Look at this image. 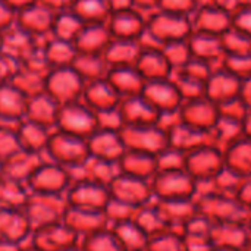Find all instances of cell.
Masks as SVG:
<instances>
[{"mask_svg":"<svg viewBox=\"0 0 251 251\" xmlns=\"http://www.w3.org/2000/svg\"><path fill=\"white\" fill-rule=\"evenodd\" d=\"M121 172L126 175H132L143 179H151L157 172V160L154 154L126 150L124 156L119 159Z\"/></svg>","mask_w":251,"mask_h":251,"instance_id":"23","label":"cell"},{"mask_svg":"<svg viewBox=\"0 0 251 251\" xmlns=\"http://www.w3.org/2000/svg\"><path fill=\"white\" fill-rule=\"evenodd\" d=\"M159 6H162V10L187 15L191 16V13L199 7L197 0H157Z\"/></svg>","mask_w":251,"mask_h":251,"instance_id":"37","label":"cell"},{"mask_svg":"<svg viewBox=\"0 0 251 251\" xmlns=\"http://www.w3.org/2000/svg\"><path fill=\"white\" fill-rule=\"evenodd\" d=\"M126 150L159 154L168 147V134L157 124L154 125H124L119 131Z\"/></svg>","mask_w":251,"mask_h":251,"instance_id":"5","label":"cell"},{"mask_svg":"<svg viewBox=\"0 0 251 251\" xmlns=\"http://www.w3.org/2000/svg\"><path fill=\"white\" fill-rule=\"evenodd\" d=\"M169 229L182 234L187 222L199 212L197 203L193 199H176V200H156Z\"/></svg>","mask_w":251,"mask_h":251,"instance_id":"21","label":"cell"},{"mask_svg":"<svg viewBox=\"0 0 251 251\" xmlns=\"http://www.w3.org/2000/svg\"><path fill=\"white\" fill-rule=\"evenodd\" d=\"M31 191L26 182L1 175L0 178V207L24 209Z\"/></svg>","mask_w":251,"mask_h":251,"instance_id":"26","label":"cell"},{"mask_svg":"<svg viewBox=\"0 0 251 251\" xmlns=\"http://www.w3.org/2000/svg\"><path fill=\"white\" fill-rule=\"evenodd\" d=\"M68 207L69 203L65 193H31L24 212L34 231L46 225L63 222Z\"/></svg>","mask_w":251,"mask_h":251,"instance_id":"1","label":"cell"},{"mask_svg":"<svg viewBox=\"0 0 251 251\" xmlns=\"http://www.w3.org/2000/svg\"><path fill=\"white\" fill-rule=\"evenodd\" d=\"M247 226H249V229H250V232H251V213H250V216H249V221H247Z\"/></svg>","mask_w":251,"mask_h":251,"instance_id":"48","label":"cell"},{"mask_svg":"<svg viewBox=\"0 0 251 251\" xmlns=\"http://www.w3.org/2000/svg\"><path fill=\"white\" fill-rule=\"evenodd\" d=\"M90 156L119 162V159L126 151L124 140L119 131H109V129H97L93 135L87 138Z\"/></svg>","mask_w":251,"mask_h":251,"instance_id":"16","label":"cell"},{"mask_svg":"<svg viewBox=\"0 0 251 251\" xmlns=\"http://www.w3.org/2000/svg\"><path fill=\"white\" fill-rule=\"evenodd\" d=\"M206 144H210L209 131L199 129L182 121L168 131V146L175 147L184 153H190Z\"/></svg>","mask_w":251,"mask_h":251,"instance_id":"22","label":"cell"},{"mask_svg":"<svg viewBox=\"0 0 251 251\" xmlns=\"http://www.w3.org/2000/svg\"><path fill=\"white\" fill-rule=\"evenodd\" d=\"M244 137L243 119L221 113L216 124L209 131L210 144L222 150L224 153L240 138Z\"/></svg>","mask_w":251,"mask_h":251,"instance_id":"19","label":"cell"},{"mask_svg":"<svg viewBox=\"0 0 251 251\" xmlns=\"http://www.w3.org/2000/svg\"><path fill=\"white\" fill-rule=\"evenodd\" d=\"M18 129V128H16ZM16 129L0 126V160H6L19 150H22Z\"/></svg>","mask_w":251,"mask_h":251,"instance_id":"36","label":"cell"},{"mask_svg":"<svg viewBox=\"0 0 251 251\" xmlns=\"http://www.w3.org/2000/svg\"><path fill=\"white\" fill-rule=\"evenodd\" d=\"M71 184L68 169L51 160H44L26 181L31 193H66Z\"/></svg>","mask_w":251,"mask_h":251,"instance_id":"8","label":"cell"},{"mask_svg":"<svg viewBox=\"0 0 251 251\" xmlns=\"http://www.w3.org/2000/svg\"><path fill=\"white\" fill-rule=\"evenodd\" d=\"M134 221L149 235V238L159 235L169 229V225L156 200L138 207Z\"/></svg>","mask_w":251,"mask_h":251,"instance_id":"24","label":"cell"},{"mask_svg":"<svg viewBox=\"0 0 251 251\" xmlns=\"http://www.w3.org/2000/svg\"><path fill=\"white\" fill-rule=\"evenodd\" d=\"M199 212L209 218L213 224L241 222L247 224L250 212L241 204L235 196L213 193L209 197L197 201Z\"/></svg>","mask_w":251,"mask_h":251,"instance_id":"3","label":"cell"},{"mask_svg":"<svg viewBox=\"0 0 251 251\" xmlns=\"http://www.w3.org/2000/svg\"><path fill=\"white\" fill-rule=\"evenodd\" d=\"M63 222L79 237V240L100 229L109 228V222L103 210L76 207V206L68 207Z\"/></svg>","mask_w":251,"mask_h":251,"instance_id":"13","label":"cell"},{"mask_svg":"<svg viewBox=\"0 0 251 251\" xmlns=\"http://www.w3.org/2000/svg\"><path fill=\"white\" fill-rule=\"evenodd\" d=\"M137 209L138 207H134L131 204H126L124 201H119V200L110 197V200L106 204V207L103 209V212L106 215L109 226H113V225H118V224H122V222L134 221Z\"/></svg>","mask_w":251,"mask_h":251,"instance_id":"33","label":"cell"},{"mask_svg":"<svg viewBox=\"0 0 251 251\" xmlns=\"http://www.w3.org/2000/svg\"><path fill=\"white\" fill-rule=\"evenodd\" d=\"M187 251H213L215 246L207 237H184Z\"/></svg>","mask_w":251,"mask_h":251,"instance_id":"39","label":"cell"},{"mask_svg":"<svg viewBox=\"0 0 251 251\" xmlns=\"http://www.w3.org/2000/svg\"><path fill=\"white\" fill-rule=\"evenodd\" d=\"M250 237L251 232L247 224L225 222V224H213L210 240H212L215 249L244 250Z\"/></svg>","mask_w":251,"mask_h":251,"instance_id":"18","label":"cell"},{"mask_svg":"<svg viewBox=\"0 0 251 251\" xmlns=\"http://www.w3.org/2000/svg\"><path fill=\"white\" fill-rule=\"evenodd\" d=\"M147 251H187L182 234L168 229L149 240Z\"/></svg>","mask_w":251,"mask_h":251,"instance_id":"31","label":"cell"},{"mask_svg":"<svg viewBox=\"0 0 251 251\" xmlns=\"http://www.w3.org/2000/svg\"><path fill=\"white\" fill-rule=\"evenodd\" d=\"M235 197L241 201V204L251 213V176L244 178V181H243V184H241V187H240V190H238Z\"/></svg>","mask_w":251,"mask_h":251,"instance_id":"40","label":"cell"},{"mask_svg":"<svg viewBox=\"0 0 251 251\" xmlns=\"http://www.w3.org/2000/svg\"><path fill=\"white\" fill-rule=\"evenodd\" d=\"M16 132H18V138H19L21 147L24 150L34 151V153H43L44 154L47 143H49L50 135H51L49 128L28 121V122L19 125Z\"/></svg>","mask_w":251,"mask_h":251,"instance_id":"25","label":"cell"},{"mask_svg":"<svg viewBox=\"0 0 251 251\" xmlns=\"http://www.w3.org/2000/svg\"><path fill=\"white\" fill-rule=\"evenodd\" d=\"M243 181H244V176H241L228 165H225L219 171V174L213 178L216 191L222 194H228V196H237Z\"/></svg>","mask_w":251,"mask_h":251,"instance_id":"32","label":"cell"},{"mask_svg":"<svg viewBox=\"0 0 251 251\" xmlns=\"http://www.w3.org/2000/svg\"><path fill=\"white\" fill-rule=\"evenodd\" d=\"M140 251H147V249H146V250H140Z\"/></svg>","mask_w":251,"mask_h":251,"instance_id":"50","label":"cell"},{"mask_svg":"<svg viewBox=\"0 0 251 251\" xmlns=\"http://www.w3.org/2000/svg\"><path fill=\"white\" fill-rule=\"evenodd\" d=\"M193 31L222 35L232 26V15L218 6L201 4L190 16Z\"/></svg>","mask_w":251,"mask_h":251,"instance_id":"14","label":"cell"},{"mask_svg":"<svg viewBox=\"0 0 251 251\" xmlns=\"http://www.w3.org/2000/svg\"><path fill=\"white\" fill-rule=\"evenodd\" d=\"M190 51L193 57H197L200 60H204L207 63L224 60L226 56L222 35L212 34V32H203V31H193L191 35L187 38Z\"/></svg>","mask_w":251,"mask_h":251,"instance_id":"17","label":"cell"},{"mask_svg":"<svg viewBox=\"0 0 251 251\" xmlns=\"http://www.w3.org/2000/svg\"><path fill=\"white\" fill-rule=\"evenodd\" d=\"M243 79L228 71L224 65L219 71H212L206 82V97L219 107L240 99Z\"/></svg>","mask_w":251,"mask_h":251,"instance_id":"10","label":"cell"},{"mask_svg":"<svg viewBox=\"0 0 251 251\" xmlns=\"http://www.w3.org/2000/svg\"><path fill=\"white\" fill-rule=\"evenodd\" d=\"M243 125H244V135L251 138V110L246 112V116L243 119Z\"/></svg>","mask_w":251,"mask_h":251,"instance_id":"43","label":"cell"},{"mask_svg":"<svg viewBox=\"0 0 251 251\" xmlns=\"http://www.w3.org/2000/svg\"><path fill=\"white\" fill-rule=\"evenodd\" d=\"M84 166L87 172V179L103 184L106 187H109L121 174L119 162L104 160V159H99L94 156H90L84 162Z\"/></svg>","mask_w":251,"mask_h":251,"instance_id":"29","label":"cell"},{"mask_svg":"<svg viewBox=\"0 0 251 251\" xmlns=\"http://www.w3.org/2000/svg\"><path fill=\"white\" fill-rule=\"evenodd\" d=\"M225 163L241 176H251V138L243 137L225 151Z\"/></svg>","mask_w":251,"mask_h":251,"instance_id":"27","label":"cell"},{"mask_svg":"<svg viewBox=\"0 0 251 251\" xmlns=\"http://www.w3.org/2000/svg\"><path fill=\"white\" fill-rule=\"evenodd\" d=\"M109 191L112 199H116L134 207H141L154 200L151 184L149 179L137 178L122 172L109 185Z\"/></svg>","mask_w":251,"mask_h":251,"instance_id":"7","label":"cell"},{"mask_svg":"<svg viewBox=\"0 0 251 251\" xmlns=\"http://www.w3.org/2000/svg\"><path fill=\"white\" fill-rule=\"evenodd\" d=\"M1 175H3V162L0 160V178H1Z\"/></svg>","mask_w":251,"mask_h":251,"instance_id":"49","label":"cell"},{"mask_svg":"<svg viewBox=\"0 0 251 251\" xmlns=\"http://www.w3.org/2000/svg\"><path fill=\"white\" fill-rule=\"evenodd\" d=\"M232 28L251 37V4L243 3L232 12Z\"/></svg>","mask_w":251,"mask_h":251,"instance_id":"38","label":"cell"},{"mask_svg":"<svg viewBox=\"0 0 251 251\" xmlns=\"http://www.w3.org/2000/svg\"><path fill=\"white\" fill-rule=\"evenodd\" d=\"M44 160L46 159L43 153H34L22 149L3 160V175L26 182Z\"/></svg>","mask_w":251,"mask_h":251,"instance_id":"20","label":"cell"},{"mask_svg":"<svg viewBox=\"0 0 251 251\" xmlns=\"http://www.w3.org/2000/svg\"><path fill=\"white\" fill-rule=\"evenodd\" d=\"M78 243L79 237L65 222H57L34 229L28 241V244L41 251H62Z\"/></svg>","mask_w":251,"mask_h":251,"instance_id":"9","label":"cell"},{"mask_svg":"<svg viewBox=\"0 0 251 251\" xmlns=\"http://www.w3.org/2000/svg\"><path fill=\"white\" fill-rule=\"evenodd\" d=\"M112 231L116 234L118 240L121 241L125 251L146 250L149 244V235L137 225L135 221L122 222L118 225L110 226Z\"/></svg>","mask_w":251,"mask_h":251,"instance_id":"28","label":"cell"},{"mask_svg":"<svg viewBox=\"0 0 251 251\" xmlns=\"http://www.w3.org/2000/svg\"><path fill=\"white\" fill-rule=\"evenodd\" d=\"M79 244L84 251H125L110 226L82 237Z\"/></svg>","mask_w":251,"mask_h":251,"instance_id":"30","label":"cell"},{"mask_svg":"<svg viewBox=\"0 0 251 251\" xmlns=\"http://www.w3.org/2000/svg\"><path fill=\"white\" fill-rule=\"evenodd\" d=\"M212 229H213V222L209 218H206L204 215H201L200 212H197L184 226L182 237H207V238H210Z\"/></svg>","mask_w":251,"mask_h":251,"instance_id":"35","label":"cell"},{"mask_svg":"<svg viewBox=\"0 0 251 251\" xmlns=\"http://www.w3.org/2000/svg\"><path fill=\"white\" fill-rule=\"evenodd\" d=\"M213 251H244V250H235V249H215Z\"/></svg>","mask_w":251,"mask_h":251,"instance_id":"46","label":"cell"},{"mask_svg":"<svg viewBox=\"0 0 251 251\" xmlns=\"http://www.w3.org/2000/svg\"><path fill=\"white\" fill-rule=\"evenodd\" d=\"M22 251H41V250H38L37 247H34V246H31V244H25V246H24V249H22Z\"/></svg>","mask_w":251,"mask_h":251,"instance_id":"45","label":"cell"},{"mask_svg":"<svg viewBox=\"0 0 251 251\" xmlns=\"http://www.w3.org/2000/svg\"><path fill=\"white\" fill-rule=\"evenodd\" d=\"M62 251H84V249H82L81 244L78 243V244H75V246H72V247H68V249H65V250Z\"/></svg>","mask_w":251,"mask_h":251,"instance_id":"44","label":"cell"},{"mask_svg":"<svg viewBox=\"0 0 251 251\" xmlns=\"http://www.w3.org/2000/svg\"><path fill=\"white\" fill-rule=\"evenodd\" d=\"M179 113L182 122L193 125L199 129L210 131L212 126L216 124L221 110L216 103H213L210 99L204 96L200 99L184 101L179 109Z\"/></svg>","mask_w":251,"mask_h":251,"instance_id":"12","label":"cell"},{"mask_svg":"<svg viewBox=\"0 0 251 251\" xmlns=\"http://www.w3.org/2000/svg\"><path fill=\"white\" fill-rule=\"evenodd\" d=\"M154 200L193 199L196 179L185 171H157L150 179Z\"/></svg>","mask_w":251,"mask_h":251,"instance_id":"4","label":"cell"},{"mask_svg":"<svg viewBox=\"0 0 251 251\" xmlns=\"http://www.w3.org/2000/svg\"><path fill=\"white\" fill-rule=\"evenodd\" d=\"M185 159L187 153L175 149V147H165L159 154H156L157 160V171H178L185 169Z\"/></svg>","mask_w":251,"mask_h":251,"instance_id":"34","label":"cell"},{"mask_svg":"<svg viewBox=\"0 0 251 251\" xmlns=\"http://www.w3.org/2000/svg\"><path fill=\"white\" fill-rule=\"evenodd\" d=\"M65 194L69 206L97 209V210H103L110 200L109 187L90 179L71 184V187L66 190Z\"/></svg>","mask_w":251,"mask_h":251,"instance_id":"11","label":"cell"},{"mask_svg":"<svg viewBox=\"0 0 251 251\" xmlns=\"http://www.w3.org/2000/svg\"><path fill=\"white\" fill-rule=\"evenodd\" d=\"M240 100H241L243 104L247 107V110H251V76L243 79L241 93H240Z\"/></svg>","mask_w":251,"mask_h":251,"instance_id":"41","label":"cell"},{"mask_svg":"<svg viewBox=\"0 0 251 251\" xmlns=\"http://www.w3.org/2000/svg\"><path fill=\"white\" fill-rule=\"evenodd\" d=\"M225 165V153L212 144L201 146L187 153L185 159V171L196 181L213 179Z\"/></svg>","mask_w":251,"mask_h":251,"instance_id":"6","label":"cell"},{"mask_svg":"<svg viewBox=\"0 0 251 251\" xmlns=\"http://www.w3.org/2000/svg\"><path fill=\"white\" fill-rule=\"evenodd\" d=\"M31 232L32 228L24 209L0 207V240L25 244Z\"/></svg>","mask_w":251,"mask_h":251,"instance_id":"15","label":"cell"},{"mask_svg":"<svg viewBox=\"0 0 251 251\" xmlns=\"http://www.w3.org/2000/svg\"><path fill=\"white\" fill-rule=\"evenodd\" d=\"M25 244H19V243H12V241H6V240H0V251H22Z\"/></svg>","mask_w":251,"mask_h":251,"instance_id":"42","label":"cell"},{"mask_svg":"<svg viewBox=\"0 0 251 251\" xmlns=\"http://www.w3.org/2000/svg\"><path fill=\"white\" fill-rule=\"evenodd\" d=\"M44 154L47 156V160H51L63 168H72L82 165L90 157V150L87 138L56 131L51 132Z\"/></svg>","mask_w":251,"mask_h":251,"instance_id":"2","label":"cell"},{"mask_svg":"<svg viewBox=\"0 0 251 251\" xmlns=\"http://www.w3.org/2000/svg\"><path fill=\"white\" fill-rule=\"evenodd\" d=\"M244 251H251V237L250 240H249V243H247L246 247H244Z\"/></svg>","mask_w":251,"mask_h":251,"instance_id":"47","label":"cell"}]
</instances>
